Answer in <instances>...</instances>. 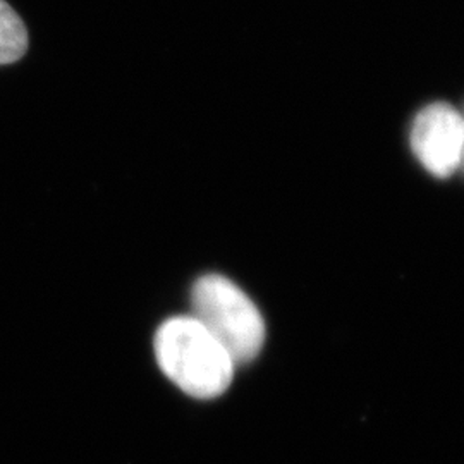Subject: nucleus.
I'll use <instances>...</instances> for the list:
<instances>
[{
  "label": "nucleus",
  "mask_w": 464,
  "mask_h": 464,
  "mask_svg": "<svg viewBox=\"0 0 464 464\" xmlns=\"http://www.w3.org/2000/svg\"><path fill=\"white\" fill-rule=\"evenodd\" d=\"M153 349L167 379L191 398L214 399L231 385L236 370L231 356L195 316L166 320L155 334Z\"/></svg>",
  "instance_id": "1"
},
{
  "label": "nucleus",
  "mask_w": 464,
  "mask_h": 464,
  "mask_svg": "<svg viewBox=\"0 0 464 464\" xmlns=\"http://www.w3.org/2000/svg\"><path fill=\"white\" fill-rule=\"evenodd\" d=\"M191 316L227 351L234 365H245L266 344V320L248 295L231 279L207 274L191 289Z\"/></svg>",
  "instance_id": "2"
},
{
  "label": "nucleus",
  "mask_w": 464,
  "mask_h": 464,
  "mask_svg": "<svg viewBox=\"0 0 464 464\" xmlns=\"http://www.w3.org/2000/svg\"><path fill=\"white\" fill-rule=\"evenodd\" d=\"M416 160L435 178H450L461 170L464 149L463 112L437 102L416 114L410 130Z\"/></svg>",
  "instance_id": "3"
},
{
  "label": "nucleus",
  "mask_w": 464,
  "mask_h": 464,
  "mask_svg": "<svg viewBox=\"0 0 464 464\" xmlns=\"http://www.w3.org/2000/svg\"><path fill=\"white\" fill-rule=\"evenodd\" d=\"M28 50V32L16 11L0 0V66L19 61Z\"/></svg>",
  "instance_id": "4"
},
{
  "label": "nucleus",
  "mask_w": 464,
  "mask_h": 464,
  "mask_svg": "<svg viewBox=\"0 0 464 464\" xmlns=\"http://www.w3.org/2000/svg\"><path fill=\"white\" fill-rule=\"evenodd\" d=\"M463 119H464V111H463ZM461 170L464 172V149H463V164H461Z\"/></svg>",
  "instance_id": "5"
}]
</instances>
